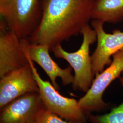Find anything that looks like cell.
I'll list each match as a JSON object with an SVG mask.
<instances>
[{
  "label": "cell",
  "instance_id": "obj_1",
  "mask_svg": "<svg viewBox=\"0 0 123 123\" xmlns=\"http://www.w3.org/2000/svg\"><path fill=\"white\" fill-rule=\"evenodd\" d=\"M95 0H43L42 17L28 40L31 44H58L78 35L91 20Z\"/></svg>",
  "mask_w": 123,
  "mask_h": 123
},
{
  "label": "cell",
  "instance_id": "obj_2",
  "mask_svg": "<svg viewBox=\"0 0 123 123\" xmlns=\"http://www.w3.org/2000/svg\"><path fill=\"white\" fill-rule=\"evenodd\" d=\"M43 0H0V15L21 39H28L39 26Z\"/></svg>",
  "mask_w": 123,
  "mask_h": 123
},
{
  "label": "cell",
  "instance_id": "obj_3",
  "mask_svg": "<svg viewBox=\"0 0 123 123\" xmlns=\"http://www.w3.org/2000/svg\"><path fill=\"white\" fill-rule=\"evenodd\" d=\"M81 33L83 35V41L77 51L67 52L61 44L53 47L51 51L55 57L64 59L68 62L74 71V81L72 84L74 90L86 92L94 79L89 50L90 45L97 41V36L95 30L89 24L84 27Z\"/></svg>",
  "mask_w": 123,
  "mask_h": 123
},
{
  "label": "cell",
  "instance_id": "obj_4",
  "mask_svg": "<svg viewBox=\"0 0 123 123\" xmlns=\"http://www.w3.org/2000/svg\"><path fill=\"white\" fill-rule=\"evenodd\" d=\"M27 55L34 78L39 89L40 96L44 107L49 111L67 121L85 123V112L79 106L78 101L62 96L53 84L42 79L34 64Z\"/></svg>",
  "mask_w": 123,
  "mask_h": 123
},
{
  "label": "cell",
  "instance_id": "obj_5",
  "mask_svg": "<svg viewBox=\"0 0 123 123\" xmlns=\"http://www.w3.org/2000/svg\"><path fill=\"white\" fill-rule=\"evenodd\" d=\"M112 57L109 67L95 76L89 89L78 101L85 113L102 110L109 105L104 101L103 96L110 84L119 78L123 73V48L115 53Z\"/></svg>",
  "mask_w": 123,
  "mask_h": 123
},
{
  "label": "cell",
  "instance_id": "obj_6",
  "mask_svg": "<svg viewBox=\"0 0 123 123\" xmlns=\"http://www.w3.org/2000/svg\"><path fill=\"white\" fill-rule=\"evenodd\" d=\"M26 39H21L3 19L0 22V78L29 63Z\"/></svg>",
  "mask_w": 123,
  "mask_h": 123
},
{
  "label": "cell",
  "instance_id": "obj_7",
  "mask_svg": "<svg viewBox=\"0 0 123 123\" xmlns=\"http://www.w3.org/2000/svg\"><path fill=\"white\" fill-rule=\"evenodd\" d=\"M0 78V109L27 93L39 92L29 62Z\"/></svg>",
  "mask_w": 123,
  "mask_h": 123
},
{
  "label": "cell",
  "instance_id": "obj_8",
  "mask_svg": "<svg viewBox=\"0 0 123 123\" xmlns=\"http://www.w3.org/2000/svg\"><path fill=\"white\" fill-rule=\"evenodd\" d=\"M91 24L97 36V46L91 56L93 74L96 76L111 62L110 57L123 48V31L114 30L107 33L104 29V23L92 20Z\"/></svg>",
  "mask_w": 123,
  "mask_h": 123
},
{
  "label": "cell",
  "instance_id": "obj_9",
  "mask_svg": "<svg viewBox=\"0 0 123 123\" xmlns=\"http://www.w3.org/2000/svg\"><path fill=\"white\" fill-rule=\"evenodd\" d=\"M43 105L39 92L27 93L0 109V123H35Z\"/></svg>",
  "mask_w": 123,
  "mask_h": 123
},
{
  "label": "cell",
  "instance_id": "obj_10",
  "mask_svg": "<svg viewBox=\"0 0 123 123\" xmlns=\"http://www.w3.org/2000/svg\"><path fill=\"white\" fill-rule=\"evenodd\" d=\"M50 49L47 45L31 44L29 41L27 47L29 57L43 69L54 88L57 90L59 88L57 82L58 78L61 79L63 85L73 84L74 76L72 74V67L68 66L64 69L59 67L50 56Z\"/></svg>",
  "mask_w": 123,
  "mask_h": 123
},
{
  "label": "cell",
  "instance_id": "obj_11",
  "mask_svg": "<svg viewBox=\"0 0 123 123\" xmlns=\"http://www.w3.org/2000/svg\"><path fill=\"white\" fill-rule=\"evenodd\" d=\"M91 20L116 24L123 20V0H95Z\"/></svg>",
  "mask_w": 123,
  "mask_h": 123
},
{
  "label": "cell",
  "instance_id": "obj_12",
  "mask_svg": "<svg viewBox=\"0 0 123 123\" xmlns=\"http://www.w3.org/2000/svg\"><path fill=\"white\" fill-rule=\"evenodd\" d=\"M119 79L123 89V73ZM88 118L91 123H123V99L119 106L113 108L109 113L102 115L88 113Z\"/></svg>",
  "mask_w": 123,
  "mask_h": 123
},
{
  "label": "cell",
  "instance_id": "obj_13",
  "mask_svg": "<svg viewBox=\"0 0 123 123\" xmlns=\"http://www.w3.org/2000/svg\"><path fill=\"white\" fill-rule=\"evenodd\" d=\"M35 123H84L64 120L60 117L48 110L44 105L39 110Z\"/></svg>",
  "mask_w": 123,
  "mask_h": 123
},
{
  "label": "cell",
  "instance_id": "obj_14",
  "mask_svg": "<svg viewBox=\"0 0 123 123\" xmlns=\"http://www.w3.org/2000/svg\"></svg>",
  "mask_w": 123,
  "mask_h": 123
}]
</instances>
